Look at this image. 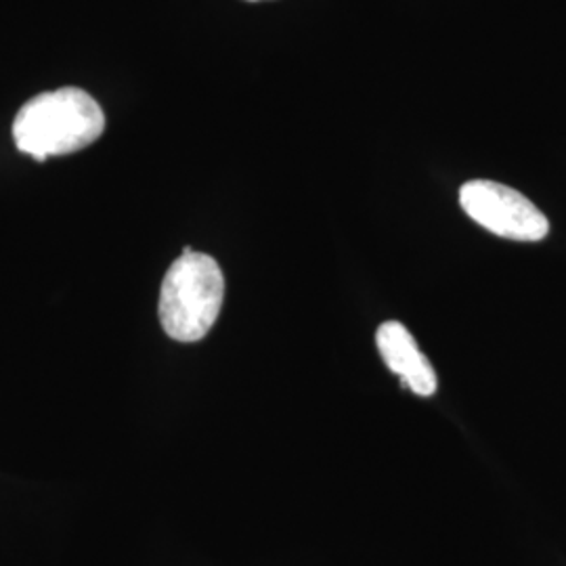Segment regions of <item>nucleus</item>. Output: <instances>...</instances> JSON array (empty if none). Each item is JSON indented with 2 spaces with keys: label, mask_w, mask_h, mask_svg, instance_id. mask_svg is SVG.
I'll return each instance as SVG.
<instances>
[{
  "label": "nucleus",
  "mask_w": 566,
  "mask_h": 566,
  "mask_svg": "<svg viewBox=\"0 0 566 566\" xmlns=\"http://www.w3.org/2000/svg\"><path fill=\"white\" fill-rule=\"evenodd\" d=\"M376 344L388 369L397 374L411 392L420 397H432L437 392V371L403 324L386 322L380 325Z\"/></svg>",
  "instance_id": "4"
},
{
  "label": "nucleus",
  "mask_w": 566,
  "mask_h": 566,
  "mask_svg": "<svg viewBox=\"0 0 566 566\" xmlns=\"http://www.w3.org/2000/svg\"><path fill=\"white\" fill-rule=\"evenodd\" d=\"M224 298L219 263L189 245L164 275L158 315L163 329L177 343H198L217 324Z\"/></svg>",
  "instance_id": "2"
},
{
  "label": "nucleus",
  "mask_w": 566,
  "mask_h": 566,
  "mask_svg": "<svg viewBox=\"0 0 566 566\" xmlns=\"http://www.w3.org/2000/svg\"><path fill=\"white\" fill-rule=\"evenodd\" d=\"M105 130L102 105L86 91L65 86L32 97L13 122V142L21 154L44 163L97 142Z\"/></svg>",
  "instance_id": "1"
},
{
  "label": "nucleus",
  "mask_w": 566,
  "mask_h": 566,
  "mask_svg": "<svg viewBox=\"0 0 566 566\" xmlns=\"http://www.w3.org/2000/svg\"><path fill=\"white\" fill-rule=\"evenodd\" d=\"M460 206L474 223L514 242H539L549 231L544 212L521 191L502 182H464Z\"/></svg>",
  "instance_id": "3"
}]
</instances>
